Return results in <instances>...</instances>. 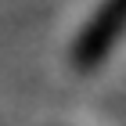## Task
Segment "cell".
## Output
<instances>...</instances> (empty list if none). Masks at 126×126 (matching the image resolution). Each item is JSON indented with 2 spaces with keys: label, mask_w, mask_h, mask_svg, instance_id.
Returning <instances> with one entry per match:
<instances>
[{
  "label": "cell",
  "mask_w": 126,
  "mask_h": 126,
  "mask_svg": "<svg viewBox=\"0 0 126 126\" xmlns=\"http://www.w3.org/2000/svg\"><path fill=\"white\" fill-rule=\"evenodd\" d=\"M123 32H126V0H101V7L90 15V22L72 43V61L79 68H97L112 54Z\"/></svg>",
  "instance_id": "6da1fadb"
}]
</instances>
